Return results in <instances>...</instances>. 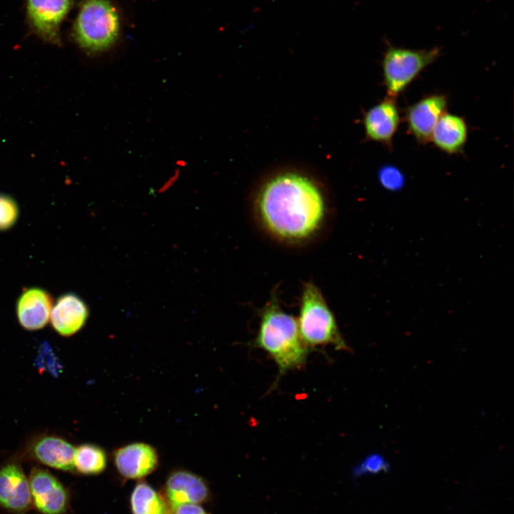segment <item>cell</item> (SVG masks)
<instances>
[{"label":"cell","instance_id":"6da1fadb","mask_svg":"<svg viewBox=\"0 0 514 514\" xmlns=\"http://www.w3.org/2000/svg\"><path fill=\"white\" fill-rule=\"evenodd\" d=\"M257 214L276 238L298 243L311 238L326 216V203L318 186L301 174L287 172L269 179L256 201Z\"/></svg>","mask_w":514,"mask_h":514},{"label":"cell","instance_id":"7a4b0ae2","mask_svg":"<svg viewBox=\"0 0 514 514\" xmlns=\"http://www.w3.org/2000/svg\"><path fill=\"white\" fill-rule=\"evenodd\" d=\"M255 345L271 357L281 374L302 367L308 354L297 320L282 310L276 298L261 313Z\"/></svg>","mask_w":514,"mask_h":514},{"label":"cell","instance_id":"3957f363","mask_svg":"<svg viewBox=\"0 0 514 514\" xmlns=\"http://www.w3.org/2000/svg\"><path fill=\"white\" fill-rule=\"evenodd\" d=\"M121 21L116 8L109 0H82L72 34L78 45L88 53L111 47L120 35Z\"/></svg>","mask_w":514,"mask_h":514},{"label":"cell","instance_id":"277c9868","mask_svg":"<svg viewBox=\"0 0 514 514\" xmlns=\"http://www.w3.org/2000/svg\"><path fill=\"white\" fill-rule=\"evenodd\" d=\"M297 321L308 348L331 345L337 350H349L322 293L312 283L304 284Z\"/></svg>","mask_w":514,"mask_h":514},{"label":"cell","instance_id":"5b68a950","mask_svg":"<svg viewBox=\"0 0 514 514\" xmlns=\"http://www.w3.org/2000/svg\"><path fill=\"white\" fill-rule=\"evenodd\" d=\"M440 48L413 49L387 41L383 54V85L387 96L396 99L417 76L440 57Z\"/></svg>","mask_w":514,"mask_h":514},{"label":"cell","instance_id":"8992f818","mask_svg":"<svg viewBox=\"0 0 514 514\" xmlns=\"http://www.w3.org/2000/svg\"><path fill=\"white\" fill-rule=\"evenodd\" d=\"M28 478L32 508L39 514H68L69 492L55 475L46 469L34 467Z\"/></svg>","mask_w":514,"mask_h":514},{"label":"cell","instance_id":"52a82bcc","mask_svg":"<svg viewBox=\"0 0 514 514\" xmlns=\"http://www.w3.org/2000/svg\"><path fill=\"white\" fill-rule=\"evenodd\" d=\"M72 6V0H26L31 29L41 39L60 44V28Z\"/></svg>","mask_w":514,"mask_h":514},{"label":"cell","instance_id":"ba28073f","mask_svg":"<svg viewBox=\"0 0 514 514\" xmlns=\"http://www.w3.org/2000/svg\"><path fill=\"white\" fill-rule=\"evenodd\" d=\"M0 508L11 514H27L32 508L29 478L17 460L0 468Z\"/></svg>","mask_w":514,"mask_h":514},{"label":"cell","instance_id":"9c48e42d","mask_svg":"<svg viewBox=\"0 0 514 514\" xmlns=\"http://www.w3.org/2000/svg\"><path fill=\"white\" fill-rule=\"evenodd\" d=\"M447 108L448 98L443 94L427 95L407 108L405 121L408 131L418 143L430 142L432 132Z\"/></svg>","mask_w":514,"mask_h":514},{"label":"cell","instance_id":"30bf717a","mask_svg":"<svg viewBox=\"0 0 514 514\" xmlns=\"http://www.w3.org/2000/svg\"><path fill=\"white\" fill-rule=\"evenodd\" d=\"M163 497L171 510L181 505L207 502L211 490L206 481L198 475L186 470H176L166 478Z\"/></svg>","mask_w":514,"mask_h":514},{"label":"cell","instance_id":"8fae6325","mask_svg":"<svg viewBox=\"0 0 514 514\" xmlns=\"http://www.w3.org/2000/svg\"><path fill=\"white\" fill-rule=\"evenodd\" d=\"M396 99L386 96L369 109L363 117L366 138L391 148L393 138L400 123Z\"/></svg>","mask_w":514,"mask_h":514},{"label":"cell","instance_id":"7c38bea8","mask_svg":"<svg viewBox=\"0 0 514 514\" xmlns=\"http://www.w3.org/2000/svg\"><path fill=\"white\" fill-rule=\"evenodd\" d=\"M114 462L119 474L126 479H141L153 473L158 464L156 450L145 443H133L118 448Z\"/></svg>","mask_w":514,"mask_h":514},{"label":"cell","instance_id":"4fadbf2b","mask_svg":"<svg viewBox=\"0 0 514 514\" xmlns=\"http://www.w3.org/2000/svg\"><path fill=\"white\" fill-rule=\"evenodd\" d=\"M54 300L46 289L33 286L24 288L16 303L19 324L26 330L43 328L49 321Z\"/></svg>","mask_w":514,"mask_h":514},{"label":"cell","instance_id":"5bb4252c","mask_svg":"<svg viewBox=\"0 0 514 514\" xmlns=\"http://www.w3.org/2000/svg\"><path fill=\"white\" fill-rule=\"evenodd\" d=\"M89 315V307L84 300L75 293L67 292L54 302L49 321L55 331L69 337L85 326Z\"/></svg>","mask_w":514,"mask_h":514},{"label":"cell","instance_id":"9a60e30c","mask_svg":"<svg viewBox=\"0 0 514 514\" xmlns=\"http://www.w3.org/2000/svg\"><path fill=\"white\" fill-rule=\"evenodd\" d=\"M75 449L67 440L55 435H44L33 441L26 458L47 467L64 472H74Z\"/></svg>","mask_w":514,"mask_h":514},{"label":"cell","instance_id":"2e32d148","mask_svg":"<svg viewBox=\"0 0 514 514\" xmlns=\"http://www.w3.org/2000/svg\"><path fill=\"white\" fill-rule=\"evenodd\" d=\"M468 128L463 117L445 112L436 124L430 142L448 155L461 153L468 140Z\"/></svg>","mask_w":514,"mask_h":514},{"label":"cell","instance_id":"e0dca14e","mask_svg":"<svg viewBox=\"0 0 514 514\" xmlns=\"http://www.w3.org/2000/svg\"><path fill=\"white\" fill-rule=\"evenodd\" d=\"M130 505L132 514H171L164 497L143 481L133 488Z\"/></svg>","mask_w":514,"mask_h":514},{"label":"cell","instance_id":"ac0fdd59","mask_svg":"<svg viewBox=\"0 0 514 514\" xmlns=\"http://www.w3.org/2000/svg\"><path fill=\"white\" fill-rule=\"evenodd\" d=\"M107 465L106 454L99 445L86 443L76 448L74 470L83 475H96L104 471Z\"/></svg>","mask_w":514,"mask_h":514},{"label":"cell","instance_id":"d6986e66","mask_svg":"<svg viewBox=\"0 0 514 514\" xmlns=\"http://www.w3.org/2000/svg\"><path fill=\"white\" fill-rule=\"evenodd\" d=\"M19 207L14 198L6 194H0V231L13 228L19 217Z\"/></svg>","mask_w":514,"mask_h":514},{"label":"cell","instance_id":"ffe728a7","mask_svg":"<svg viewBox=\"0 0 514 514\" xmlns=\"http://www.w3.org/2000/svg\"><path fill=\"white\" fill-rule=\"evenodd\" d=\"M379 180L382 186L389 190H397L402 187L404 176L400 171L395 166H386L379 171Z\"/></svg>","mask_w":514,"mask_h":514},{"label":"cell","instance_id":"44dd1931","mask_svg":"<svg viewBox=\"0 0 514 514\" xmlns=\"http://www.w3.org/2000/svg\"><path fill=\"white\" fill-rule=\"evenodd\" d=\"M388 468V463L381 455L372 454L365 458L362 463L356 468L354 474L358 476L366 473L376 474L385 471Z\"/></svg>","mask_w":514,"mask_h":514},{"label":"cell","instance_id":"7402d4cb","mask_svg":"<svg viewBox=\"0 0 514 514\" xmlns=\"http://www.w3.org/2000/svg\"><path fill=\"white\" fill-rule=\"evenodd\" d=\"M171 514H208L200 504H184L171 510Z\"/></svg>","mask_w":514,"mask_h":514}]
</instances>
